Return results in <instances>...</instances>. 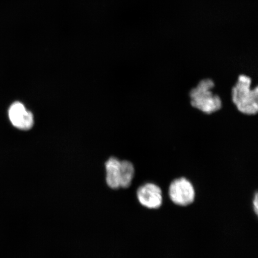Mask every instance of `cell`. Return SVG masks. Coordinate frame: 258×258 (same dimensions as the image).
Masks as SVG:
<instances>
[{"label":"cell","instance_id":"1","mask_svg":"<svg viewBox=\"0 0 258 258\" xmlns=\"http://www.w3.org/2000/svg\"><path fill=\"white\" fill-rule=\"evenodd\" d=\"M232 101L238 111L245 115H252L258 111V89L253 88L250 77L239 76L231 90Z\"/></svg>","mask_w":258,"mask_h":258},{"label":"cell","instance_id":"2","mask_svg":"<svg viewBox=\"0 0 258 258\" xmlns=\"http://www.w3.org/2000/svg\"><path fill=\"white\" fill-rule=\"evenodd\" d=\"M215 83L210 79L201 81L189 93L190 101L194 108L206 114H212L222 108V100L214 92Z\"/></svg>","mask_w":258,"mask_h":258},{"label":"cell","instance_id":"3","mask_svg":"<svg viewBox=\"0 0 258 258\" xmlns=\"http://www.w3.org/2000/svg\"><path fill=\"white\" fill-rule=\"evenodd\" d=\"M169 198L174 204L186 206L192 204L196 198L192 183L185 177H179L171 182L169 188Z\"/></svg>","mask_w":258,"mask_h":258},{"label":"cell","instance_id":"4","mask_svg":"<svg viewBox=\"0 0 258 258\" xmlns=\"http://www.w3.org/2000/svg\"><path fill=\"white\" fill-rule=\"evenodd\" d=\"M139 202L144 207L157 209L163 204V193L159 186L154 183H146L138 188L137 193Z\"/></svg>","mask_w":258,"mask_h":258},{"label":"cell","instance_id":"5","mask_svg":"<svg viewBox=\"0 0 258 258\" xmlns=\"http://www.w3.org/2000/svg\"><path fill=\"white\" fill-rule=\"evenodd\" d=\"M9 117L12 124L21 130H29L34 123L33 114L20 102H15L11 106Z\"/></svg>","mask_w":258,"mask_h":258},{"label":"cell","instance_id":"6","mask_svg":"<svg viewBox=\"0 0 258 258\" xmlns=\"http://www.w3.org/2000/svg\"><path fill=\"white\" fill-rule=\"evenodd\" d=\"M121 161L115 157H111L105 163L106 182L113 189L120 188V174Z\"/></svg>","mask_w":258,"mask_h":258},{"label":"cell","instance_id":"7","mask_svg":"<svg viewBox=\"0 0 258 258\" xmlns=\"http://www.w3.org/2000/svg\"><path fill=\"white\" fill-rule=\"evenodd\" d=\"M134 164L127 160L121 161L120 185V188H127L132 184L135 176Z\"/></svg>","mask_w":258,"mask_h":258},{"label":"cell","instance_id":"8","mask_svg":"<svg viewBox=\"0 0 258 258\" xmlns=\"http://www.w3.org/2000/svg\"><path fill=\"white\" fill-rule=\"evenodd\" d=\"M253 210L254 212H255L256 215H257V211H258V200H257V194L256 193L255 195H254V198L253 200Z\"/></svg>","mask_w":258,"mask_h":258}]
</instances>
